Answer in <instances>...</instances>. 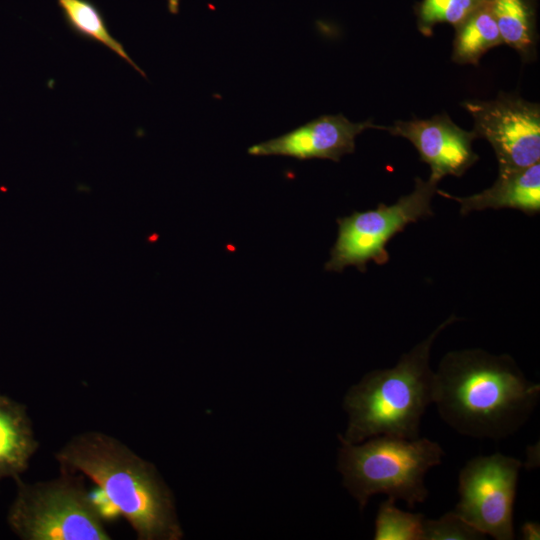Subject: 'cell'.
<instances>
[{"mask_svg":"<svg viewBox=\"0 0 540 540\" xmlns=\"http://www.w3.org/2000/svg\"><path fill=\"white\" fill-rule=\"evenodd\" d=\"M438 183L430 177L427 180L417 177L413 191L396 203H380L375 209L338 218V235L325 270L342 272L348 266H355L365 272L371 261L386 264L388 242L407 225L433 216L431 202Z\"/></svg>","mask_w":540,"mask_h":540,"instance_id":"obj_6","label":"cell"},{"mask_svg":"<svg viewBox=\"0 0 540 540\" xmlns=\"http://www.w3.org/2000/svg\"><path fill=\"white\" fill-rule=\"evenodd\" d=\"M38 447L26 406L0 392V481L21 477Z\"/></svg>","mask_w":540,"mask_h":540,"instance_id":"obj_12","label":"cell"},{"mask_svg":"<svg viewBox=\"0 0 540 540\" xmlns=\"http://www.w3.org/2000/svg\"><path fill=\"white\" fill-rule=\"evenodd\" d=\"M437 193L457 201L461 215L502 208L535 215L540 212V163L514 172L499 173L491 187L470 196L458 197L441 190H437Z\"/></svg>","mask_w":540,"mask_h":540,"instance_id":"obj_11","label":"cell"},{"mask_svg":"<svg viewBox=\"0 0 540 540\" xmlns=\"http://www.w3.org/2000/svg\"><path fill=\"white\" fill-rule=\"evenodd\" d=\"M380 130L409 140L420 160L430 166L429 177L437 182L448 175L462 176L479 159L472 147L478 139L474 131L462 129L445 113L428 119L398 120Z\"/></svg>","mask_w":540,"mask_h":540,"instance_id":"obj_9","label":"cell"},{"mask_svg":"<svg viewBox=\"0 0 540 540\" xmlns=\"http://www.w3.org/2000/svg\"><path fill=\"white\" fill-rule=\"evenodd\" d=\"M474 133L492 146L499 173L527 168L540 160V106L518 95L500 93L493 100H467Z\"/></svg>","mask_w":540,"mask_h":540,"instance_id":"obj_8","label":"cell"},{"mask_svg":"<svg viewBox=\"0 0 540 540\" xmlns=\"http://www.w3.org/2000/svg\"><path fill=\"white\" fill-rule=\"evenodd\" d=\"M487 0H422L415 5L418 30L430 37L439 23H449L453 27L464 20Z\"/></svg>","mask_w":540,"mask_h":540,"instance_id":"obj_17","label":"cell"},{"mask_svg":"<svg viewBox=\"0 0 540 540\" xmlns=\"http://www.w3.org/2000/svg\"><path fill=\"white\" fill-rule=\"evenodd\" d=\"M501 38L523 61L536 56V0H487Z\"/></svg>","mask_w":540,"mask_h":540,"instance_id":"obj_13","label":"cell"},{"mask_svg":"<svg viewBox=\"0 0 540 540\" xmlns=\"http://www.w3.org/2000/svg\"><path fill=\"white\" fill-rule=\"evenodd\" d=\"M55 458L63 472H80L102 490L139 540L183 537L173 495L155 466L118 439L98 431L72 437Z\"/></svg>","mask_w":540,"mask_h":540,"instance_id":"obj_2","label":"cell"},{"mask_svg":"<svg viewBox=\"0 0 540 540\" xmlns=\"http://www.w3.org/2000/svg\"><path fill=\"white\" fill-rule=\"evenodd\" d=\"M57 1L68 26L75 34L109 48L145 76V73L127 54L123 45L109 32L102 13L93 2L89 0Z\"/></svg>","mask_w":540,"mask_h":540,"instance_id":"obj_15","label":"cell"},{"mask_svg":"<svg viewBox=\"0 0 540 540\" xmlns=\"http://www.w3.org/2000/svg\"><path fill=\"white\" fill-rule=\"evenodd\" d=\"M523 462L494 453L470 459L458 477L454 512L496 540H513V507Z\"/></svg>","mask_w":540,"mask_h":540,"instance_id":"obj_7","label":"cell"},{"mask_svg":"<svg viewBox=\"0 0 540 540\" xmlns=\"http://www.w3.org/2000/svg\"><path fill=\"white\" fill-rule=\"evenodd\" d=\"M17 493L7 522L23 540H110L104 514L82 478L63 472L57 478L26 483L15 479Z\"/></svg>","mask_w":540,"mask_h":540,"instance_id":"obj_5","label":"cell"},{"mask_svg":"<svg viewBox=\"0 0 540 540\" xmlns=\"http://www.w3.org/2000/svg\"><path fill=\"white\" fill-rule=\"evenodd\" d=\"M459 318L451 315L424 340L399 358L395 366L375 369L347 391L343 407L349 420L345 434L349 443L376 436L405 439L419 437L422 416L433 403L434 371L430 353L436 337Z\"/></svg>","mask_w":540,"mask_h":540,"instance_id":"obj_3","label":"cell"},{"mask_svg":"<svg viewBox=\"0 0 540 540\" xmlns=\"http://www.w3.org/2000/svg\"><path fill=\"white\" fill-rule=\"evenodd\" d=\"M539 451V445L537 443L536 445L527 447V461L523 463V466H525L527 469L535 468L539 464V459H536V452Z\"/></svg>","mask_w":540,"mask_h":540,"instance_id":"obj_20","label":"cell"},{"mask_svg":"<svg viewBox=\"0 0 540 540\" xmlns=\"http://www.w3.org/2000/svg\"><path fill=\"white\" fill-rule=\"evenodd\" d=\"M486 536L454 511L438 519L423 520L422 540H480Z\"/></svg>","mask_w":540,"mask_h":540,"instance_id":"obj_18","label":"cell"},{"mask_svg":"<svg viewBox=\"0 0 540 540\" xmlns=\"http://www.w3.org/2000/svg\"><path fill=\"white\" fill-rule=\"evenodd\" d=\"M180 0H167L168 10L171 14H177Z\"/></svg>","mask_w":540,"mask_h":540,"instance_id":"obj_21","label":"cell"},{"mask_svg":"<svg viewBox=\"0 0 540 540\" xmlns=\"http://www.w3.org/2000/svg\"><path fill=\"white\" fill-rule=\"evenodd\" d=\"M521 533L524 540H539L540 525L536 522L527 521L522 525Z\"/></svg>","mask_w":540,"mask_h":540,"instance_id":"obj_19","label":"cell"},{"mask_svg":"<svg viewBox=\"0 0 540 540\" xmlns=\"http://www.w3.org/2000/svg\"><path fill=\"white\" fill-rule=\"evenodd\" d=\"M388 497L379 506L375 519L374 540H422L425 516L400 510Z\"/></svg>","mask_w":540,"mask_h":540,"instance_id":"obj_16","label":"cell"},{"mask_svg":"<svg viewBox=\"0 0 540 540\" xmlns=\"http://www.w3.org/2000/svg\"><path fill=\"white\" fill-rule=\"evenodd\" d=\"M454 29L451 58L458 64L478 65L488 50L504 44L488 1L470 13Z\"/></svg>","mask_w":540,"mask_h":540,"instance_id":"obj_14","label":"cell"},{"mask_svg":"<svg viewBox=\"0 0 540 540\" xmlns=\"http://www.w3.org/2000/svg\"><path fill=\"white\" fill-rule=\"evenodd\" d=\"M338 437L341 447L337 469L361 511L373 495L380 493L403 500L411 509L426 501L429 492L425 476L442 463L445 455L437 442L382 435L353 444Z\"/></svg>","mask_w":540,"mask_h":540,"instance_id":"obj_4","label":"cell"},{"mask_svg":"<svg viewBox=\"0 0 540 540\" xmlns=\"http://www.w3.org/2000/svg\"><path fill=\"white\" fill-rule=\"evenodd\" d=\"M540 399L513 357L483 349L447 352L434 371L433 403L457 433L499 441L517 432Z\"/></svg>","mask_w":540,"mask_h":540,"instance_id":"obj_1","label":"cell"},{"mask_svg":"<svg viewBox=\"0 0 540 540\" xmlns=\"http://www.w3.org/2000/svg\"><path fill=\"white\" fill-rule=\"evenodd\" d=\"M370 128L381 129V126L371 119L354 123L342 114L322 115L279 137L251 146L248 154L338 162L342 156L354 152L356 136Z\"/></svg>","mask_w":540,"mask_h":540,"instance_id":"obj_10","label":"cell"}]
</instances>
